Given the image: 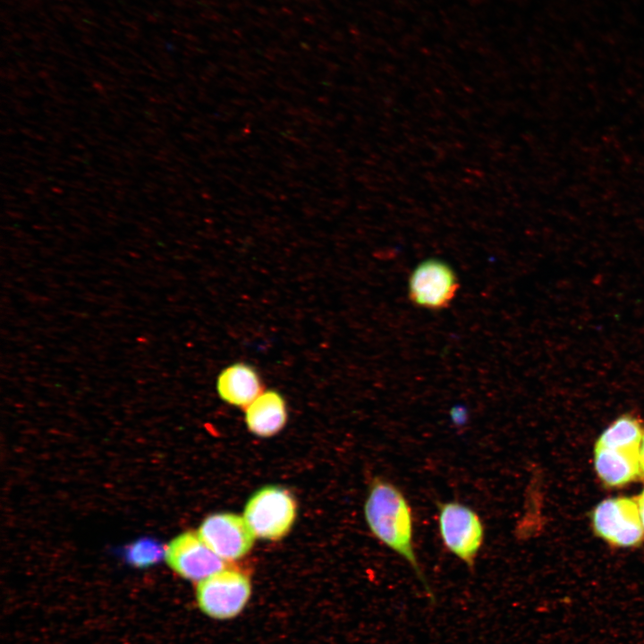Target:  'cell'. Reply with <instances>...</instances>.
Returning a JSON list of instances; mask_svg holds the SVG:
<instances>
[{
  "instance_id": "obj_16",
  "label": "cell",
  "mask_w": 644,
  "mask_h": 644,
  "mask_svg": "<svg viewBox=\"0 0 644 644\" xmlns=\"http://www.w3.org/2000/svg\"><path fill=\"white\" fill-rule=\"evenodd\" d=\"M640 468H641V473H643V475H644V464L640 465Z\"/></svg>"
},
{
  "instance_id": "obj_9",
  "label": "cell",
  "mask_w": 644,
  "mask_h": 644,
  "mask_svg": "<svg viewBox=\"0 0 644 644\" xmlns=\"http://www.w3.org/2000/svg\"><path fill=\"white\" fill-rule=\"evenodd\" d=\"M216 386L223 401L244 408L263 392L258 373L251 365L243 362L225 368L219 373Z\"/></svg>"
},
{
  "instance_id": "obj_15",
  "label": "cell",
  "mask_w": 644,
  "mask_h": 644,
  "mask_svg": "<svg viewBox=\"0 0 644 644\" xmlns=\"http://www.w3.org/2000/svg\"><path fill=\"white\" fill-rule=\"evenodd\" d=\"M640 465H643L644 464V434H643V437H642V441H641V445H640Z\"/></svg>"
},
{
  "instance_id": "obj_4",
  "label": "cell",
  "mask_w": 644,
  "mask_h": 644,
  "mask_svg": "<svg viewBox=\"0 0 644 644\" xmlns=\"http://www.w3.org/2000/svg\"><path fill=\"white\" fill-rule=\"evenodd\" d=\"M250 592V581L245 573L224 568L198 582L196 597L203 613L225 620L242 612Z\"/></svg>"
},
{
  "instance_id": "obj_2",
  "label": "cell",
  "mask_w": 644,
  "mask_h": 644,
  "mask_svg": "<svg viewBox=\"0 0 644 644\" xmlns=\"http://www.w3.org/2000/svg\"><path fill=\"white\" fill-rule=\"evenodd\" d=\"M437 526L445 547L467 566L473 567L485 538L479 514L458 501L440 503Z\"/></svg>"
},
{
  "instance_id": "obj_8",
  "label": "cell",
  "mask_w": 644,
  "mask_h": 644,
  "mask_svg": "<svg viewBox=\"0 0 644 644\" xmlns=\"http://www.w3.org/2000/svg\"><path fill=\"white\" fill-rule=\"evenodd\" d=\"M168 565L180 576L199 581L225 568V562L201 539L199 533L187 531L175 537L165 550Z\"/></svg>"
},
{
  "instance_id": "obj_12",
  "label": "cell",
  "mask_w": 644,
  "mask_h": 644,
  "mask_svg": "<svg viewBox=\"0 0 644 644\" xmlns=\"http://www.w3.org/2000/svg\"><path fill=\"white\" fill-rule=\"evenodd\" d=\"M640 422L626 414L615 419L600 436L596 444L613 449L640 451L643 437Z\"/></svg>"
},
{
  "instance_id": "obj_1",
  "label": "cell",
  "mask_w": 644,
  "mask_h": 644,
  "mask_svg": "<svg viewBox=\"0 0 644 644\" xmlns=\"http://www.w3.org/2000/svg\"><path fill=\"white\" fill-rule=\"evenodd\" d=\"M364 513L374 537L411 567L434 600L414 549L412 511L402 491L387 479L375 478L369 489Z\"/></svg>"
},
{
  "instance_id": "obj_3",
  "label": "cell",
  "mask_w": 644,
  "mask_h": 644,
  "mask_svg": "<svg viewBox=\"0 0 644 644\" xmlns=\"http://www.w3.org/2000/svg\"><path fill=\"white\" fill-rule=\"evenodd\" d=\"M295 517L294 498L288 490L276 486L258 490L244 509L247 523L254 534L263 539H281L291 530Z\"/></svg>"
},
{
  "instance_id": "obj_13",
  "label": "cell",
  "mask_w": 644,
  "mask_h": 644,
  "mask_svg": "<svg viewBox=\"0 0 644 644\" xmlns=\"http://www.w3.org/2000/svg\"><path fill=\"white\" fill-rule=\"evenodd\" d=\"M164 555L161 546L152 539H140L127 550L129 563L138 567L156 564Z\"/></svg>"
},
{
  "instance_id": "obj_14",
  "label": "cell",
  "mask_w": 644,
  "mask_h": 644,
  "mask_svg": "<svg viewBox=\"0 0 644 644\" xmlns=\"http://www.w3.org/2000/svg\"><path fill=\"white\" fill-rule=\"evenodd\" d=\"M635 499L638 504L641 522H642V525L644 528V489Z\"/></svg>"
},
{
  "instance_id": "obj_5",
  "label": "cell",
  "mask_w": 644,
  "mask_h": 644,
  "mask_svg": "<svg viewBox=\"0 0 644 644\" xmlns=\"http://www.w3.org/2000/svg\"><path fill=\"white\" fill-rule=\"evenodd\" d=\"M458 288V278L453 267L436 258L419 263L408 281L410 301L417 307L432 310L447 308Z\"/></svg>"
},
{
  "instance_id": "obj_10",
  "label": "cell",
  "mask_w": 644,
  "mask_h": 644,
  "mask_svg": "<svg viewBox=\"0 0 644 644\" xmlns=\"http://www.w3.org/2000/svg\"><path fill=\"white\" fill-rule=\"evenodd\" d=\"M595 469L609 487H622L635 480L641 473L640 453L607 448L596 444Z\"/></svg>"
},
{
  "instance_id": "obj_7",
  "label": "cell",
  "mask_w": 644,
  "mask_h": 644,
  "mask_svg": "<svg viewBox=\"0 0 644 644\" xmlns=\"http://www.w3.org/2000/svg\"><path fill=\"white\" fill-rule=\"evenodd\" d=\"M205 544L223 560H236L252 547L255 534L244 517L222 513L207 517L198 531Z\"/></svg>"
},
{
  "instance_id": "obj_11",
  "label": "cell",
  "mask_w": 644,
  "mask_h": 644,
  "mask_svg": "<svg viewBox=\"0 0 644 644\" xmlns=\"http://www.w3.org/2000/svg\"><path fill=\"white\" fill-rule=\"evenodd\" d=\"M287 419L284 399L275 390L263 391L245 408L249 429L259 436H271L279 432Z\"/></svg>"
},
{
  "instance_id": "obj_6",
  "label": "cell",
  "mask_w": 644,
  "mask_h": 644,
  "mask_svg": "<svg viewBox=\"0 0 644 644\" xmlns=\"http://www.w3.org/2000/svg\"><path fill=\"white\" fill-rule=\"evenodd\" d=\"M592 522L596 533L615 546H636L644 537L635 498L623 496L602 501L593 512Z\"/></svg>"
}]
</instances>
